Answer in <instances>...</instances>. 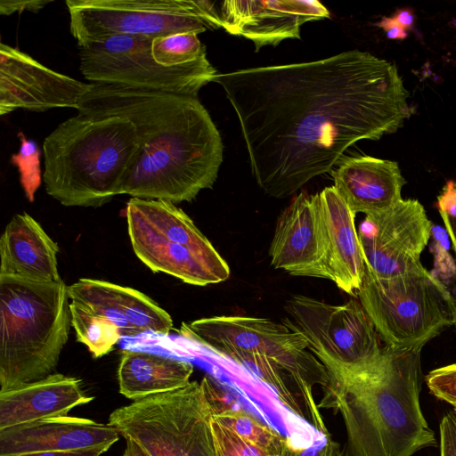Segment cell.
<instances>
[{"label": "cell", "mask_w": 456, "mask_h": 456, "mask_svg": "<svg viewBox=\"0 0 456 456\" xmlns=\"http://www.w3.org/2000/svg\"><path fill=\"white\" fill-rule=\"evenodd\" d=\"M238 117L252 175L268 195L295 194L351 145L411 115L395 63L350 50L319 61L217 74Z\"/></svg>", "instance_id": "cell-1"}, {"label": "cell", "mask_w": 456, "mask_h": 456, "mask_svg": "<svg viewBox=\"0 0 456 456\" xmlns=\"http://www.w3.org/2000/svg\"><path fill=\"white\" fill-rule=\"evenodd\" d=\"M77 110L121 115L134 124L140 151L120 194L191 201L217 178L223 143L198 97L92 83Z\"/></svg>", "instance_id": "cell-2"}, {"label": "cell", "mask_w": 456, "mask_h": 456, "mask_svg": "<svg viewBox=\"0 0 456 456\" xmlns=\"http://www.w3.org/2000/svg\"><path fill=\"white\" fill-rule=\"evenodd\" d=\"M420 354L385 346L377 367L330 382L323 400L342 416L346 456H413L437 445L420 407Z\"/></svg>", "instance_id": "cell-3"}, {"label": "cell", "mask_w": 456, "mask_h": 456, "mask_svg": "<svg viewBox=\"0 0 456 456\" xmlns=\"http://www.w3.org/2000/svg\"><path fill=\"white\" fill-rule=\"evenodd\" d=\"M181 333L247 368L316 429L324 426L313 388L327 392L330 378L298 331L267 318L222 315L183 323Z\"/></svg>", "instance_id": "cell-4"}, {"label": "cell", "mask_w": 456, "mask_h": 456, "mask_svg": "<svg viewBox=\"0 0 456 456\" xmlns=\"http://www.w3.org/2000/svg\"><path fill=\"white\" fill-rule=\"evenodd\" d=\"M139 151L138 132L129 118L77 111L44 140L45 191L66 207L102 206L120 194Z\"/></svg>", "instance_id": "cell-5"}, {"label": "cell", "mask_w": 456, "mask_h": 456, "mask_svg": "<svg viewBox=\"0 0 456 456\" xmlns=\"http://www.w3.org/2000/svg\"><path fill=\"white\" fill-rule=\"evenodd\" d=\"M68 286L0 276V391L53 374L71 324Z\"/></svg>", "instance_id": "cell-6"}, {"label": "cell", "mask_w": 456, "mask_h": 456, "mask_svg": "<svg viewBox=\"0 0 456 456\" xmlns=\"http://www.w3.org/2000/svg\"><path fill=\"white\" fill-rule=\"evenodd\" d=\"M357 299L385 346L421 351L456 324V300L448 287L421 261L391 277L365 268Z\"/></svg>", "instance_id": "cell-7"}, {"label": "cell", "mask_w": 456, "mask_h": 456, "mask_svg": "<svg viewBox=\"0 0 456 456\" xmlns=\"http://www.w3.org/2000/svg\"><path fill=\"white\" fill-rule=\"evenodd\" d=\"M217 394L208 378L114 410L110 426L151 456H216L212 416Z\"/></svg>", "instance_id": "cell-8"}, {"label": "cell", "mask_w": 456, "mask_h": 456, "mask_svg": "<svg viewBox=\"0 0 456 456\" xmlns=\"http://www.w3.org/2000/svg\"><path fill=\"white\" fill-rule=\"evenodd\" d=\"M126 217L133 250L152 272L197 286L229 278L226 261L191 217L174 203L131 198Z\"/></svg>", "instance_id": "cell-9"}, {"label": "cell", "mask_w": 456, "mask_h": 456, "mask_svg": "<svg viewBox=\"0 0 456 456\" xmlns=\"http://www.w3.org/2000/svg\"><path fill=\"white\" fill-rule=\"evenodd\" d=\"M286 311L291 319L283 323L305 338L330 382L364 373L382 361L385 346L358 299L331 305L297 295L289 299Z\"/></svg>", "instance_id": "cell-10"}, {"label": "cell", "mask_w": 456, "mask_h": 456, "mask_svg": "<svg viewBox=\"0 0 456 456\" xmlns=\"http://www.w3.org/2000/svg\"><path fill=\"white\" fill-rule=\"evenodd\" d=\"M78 48L113 36L156 38L221 26L214 3L194 0H67Z\"/></svg>", "instance_id": "cell-11"}, {"label": "cell", "mask_w": 456, "mask_h": 456, "mask_svg": "<svg viewBox=\"0 0 456 456\" xmlns=\"http://www.w3.org/2000/svg\"><path fill=\"white\" fill-rule=\"evenodd\" d=\"M152 39L119 35L79 47V70L90 83L191 97L218 74L208 59L180 66L158 63Z\"/></svg>", "instance_id": "cell-12"}, {"label": "cell", "mask_w": 456, "mask_h": 456, "mask_svg": "<svg viewBox=\"0 0 456 456\" xmlns=\"http://www.w3.org/2000/svg\"><path fill=\"white\" fill-rule=\"evenodd\" d=\"M357 232L366 269L387 278L420 261L432 224L418 200L403 199L386 210L366 215Z\"/></svg>", "instance_id": "cell-13"}, {"label": "cell", "mask_w": 456, "mask_h": 456, "mask_svg": "<svg viewBox=\"0 0 456 456\" xmlns=\"http://www.w3.org/2000/svg\"><path fill=\"white\" fill-rule=\"evenodd\" d=\"M92 83L53 70L17 47L0 45V115L77 106Z\"/></svg>", "instance_id": "cell-14"}, {"label": "cell", "mask_w": 456, "mask_h": 456, "mask_svg": "<svg viewBox=\"0 0 456 456\" xmlns=\"http://www.w3.org/2000/svg\"><path fill=\"white\" fill-rule=\"evenodd\" d=\"M329 17L330 12L316 0H227L220 9L222 28L251 40L256 51L299 38L301 25Z\"/></svg>", "instance_id": "cell-15"}, {"label": "cell", "mask_w": 456, "mask_h": 456, "mask_svg": "<svg viewBox=\"0 0 456 456\" xmlns=\"http://www.w3.org/2000/svg\"><path fill=\"white\" fill-rule=\"evenodd\" d=\"M271 265L295 276L325 278V241L317 194L301 192L280 215L269 248Z\"/></svg>", "instance_id": "cell-16"}, {"label": "cell", "mask_w": 456, "mask_h": 456, "mask_svg": "<svg viewBox=\"0 0 456 456\" xmlns=\"http://www.w3.org/2000/svg\"><path fill=\"white\" fill-rule=\"evenodd\" d=\"M70 303L116 325L122 337L145 333L167 336L173 327L168 313L141 291L94 279L68 286Z\"/></svg>", "instance_id": "cell-17"}, {"label": "cell", "mask_w": 456, "mask_h": 456, "mask_svg": "<svg viewBox=\"0 0 456 456\" xmlns=\"http://www.w3.org/2000/svg\"><path fill=\"white\" fill-rule=\"evenodd\" d=\"M119 436L110 424L89 419L48 418L0 430V456L85 449L107 452Z\"/></svg>", "instance_id": "cell-18"}, {"label": "cell", "mask_w": 456, "mask_h": 456, "mask_svg": "<svg viewBox=\"0 0 456 456\" xmlns=\"http://www.w3.org/2000/svg\"><path fill=\"white\" fill-rule=\"evenodd\" d=\"M325 241L327 279L344 292L355 296L365 274V262L355 227V214L334 185L317 193Z\"/></svg>", "instance_id": "cell-19"}, {"label": "cell", "mask_w": 456, "mask_h": 456, "mask_svg": "<svg viewBox=\"0 0 456 456\" xmlns=\"http://www.w3.org/2000/svg\"><path fill=\"white\" fill-rule=\"evenodd\" d=\"M331 175L334 187L355 215L393 207L403 200L406 183L396 161L370 156L343 158Z\"/></svg>", "instance_id": "cell-20"}, {"label": "cell", "mask_w": 456, "mask_h": 456, "mask_svg": "<svg viewBox=\"0 0 456 456\" xmlns=\"http://www.w3.org/2000/svg\"><path fill=\"white\" fill-rule=\"evenodd\" d=\"M94 397L82 389L81 380L61 373L0 391V430L48 418L67 416Z\"/></svg>", "instance_id": "cell-21"}, {"label": "cell", "mask_w": 456, "mask_h": 456, "mask_svg": "<svg viewBox=\"0 0 456 456\" xmlns=\"http://www.w3.org/2000/svg\"><path fill=\"white\" fill-rule=\"evenodd\" d=\"M59 247L27 213L16 214L0 238V276L37 282L61 281Z\"/></svg>", "instance_id": "cell-22"}, {"label": "cell", "mask_w": 456, "mask_h": 456, "mask_svg": "<svg viewBox=\"0 0 456 456\" xmlns=\"http://www.w3.org/2000/svg\"><path fill=\"white\" fill-rule=\"evenodd\" d=\"M192 372L193 365L190 362L147 351L124 349L118 368L119 393L137 401L175 391L191 382Z\"/></svg>", "instance_id": "cell-23"}, {"label": "cell", "mask_w": 456, "mask_h": 456, "mask_svg": "<svg viewBox=\"0 0 456 456\" xmlns=\"http://www.w3.org/2000/svg\"><path fill=\"white\" fill-rule=\"evenodd\" d=\"M71 325L77 340L86 345L94 358L109 354L122 335L118 328L105 318L69 303Z\"/></svg>", "instance_id": "cell-24"}, {"label": "cell", "mask_w": 456, "mask_h": 456, "mask_svg": "<svg viewBox=\"0 0 456 456\" xmlns=\"http://www.w3.org/2000/svg\"><path fill=\"white\" fill-rule=\"evenodd\" d=\"M151 54L164 66H180L208 59L204 45L195 33H175L152 39Z\"/></svg>", "instance_id": "cell-25"}, {"label": "cell", "mask_w": 456, "mask_h": 456, "mask_svg": "<svg viewBox=\"0 0 456 456\" xmlns=\"http://www.w3.org/2000/svg\"><path fill=\"white\" fill-rule=\"evenodd\" d=\"M216 456H281L265 444L212 419Z\"/></svg>", "instance_id": "cell-26"}, {"label": "cell", "mask_w": 456, "mask_h": 456, "mask_svg": "<svg viewBox=\"0 0 456 456\" xmlns=\"http://www.w3.org/2000/svg\"><path fill=\"white\" fill-rule=\"evenodd\" d=\"M17 136L20 142L17 153L11 157V162L18 167L20 184L29 201L34 200L35 192L41 184L43 176L40 167L41 150L37 143L28 139L22 131Z\"/></svg>", "instance_id": "cell-27"}, {"label": "cell", "mask_w": 456, "mask_h": 456, "mask_svg": "<svg viewBox=\"0 0 456 456\" xmlns=\"http://www.w3.org/2000/svg\"><path fill=\"white\" fill-rule=\"evenodd\" d=\"M425 381L433 395L456 406V363L432 370Z\"/></svg>", "instance_id": "cell-28"}, {"label": "cell", "mask_w": 456, "mask_h": 456, "mask_svg": "<svg viewBox=\"0 0 456 456\" xmlns=\"http://www.w3.org/2000/svg\"><path fill=\"white\" fill-rule=\"evenodd\" d=\"M321 436L312 444L295 447L289 441L281 456H346L340 444L332 439L328 431L320 432Z\"/></svg>", "instance_id": "cell-29"}, {"label": "cell", "mask_w": 456, "mask_h": 456, "mask_svg": "<svg viewBox=\"0 0 456 456\" xmlns=\"http://www.w3.org/2000/svg\"><path fill=\"white\" fill-rule=\"evenodd\" d=\"M437 208L456 256V186L447 182L437 197Z\"/></svg>", "instance_id": "cell-30"}, {"label": "cell", "mask_w": 456, "mask_h": 456, "mask_svg": "<svg viewBox=\"0 0 456 456\" xmlns=\"http://www.w3.org/2000/svg\"><path fill=\"white\" fill-rule=\"evenodd\" d=\"M440 456H456V417L446 413L439 424Z\"/></svg>", "instance_id": "cell-31"}, {"label": "cell", "mask_w": 456, "mask_h": 456, "mask_svg": "<svg viewBox=\"0 0 456 456\" xmlns=\"http://www.w3.org/2000/svg\"><path fill=\"white\" fill-rule=\"evenodd\" d=\"M51 1H13V0H1L0 2V13L2 15H11L13 12H20L23 11H29L37 12L44 6Z\"/></svg>", "instance_id": "cell-32"}, {"label": "cell", "mask_w": 456, "mask_h": 456, "mask_svg": "<svg viewBox=\"0 0 456 456\" xmlns=\"http://www.w3.org/2000/svg\"><path fill=\"white\" fill-rule=\"evenodd\" d=\"M378 26L385 31L389 39L403 40L408 36V31L401 27L393 17H383Z\"/></svg>", "instance_id": "cell-33"}, {"label": "cell", "mask_w": 456, "mask_h": 456, "mask_svg": "<svg viewBox=\"0 0 456 456\" xmlns=\"http://www.w3.org/2000/svg\"><path fill=\"white\" fill-rule=\"evenodd\" d=\"M105 452L100 449H85L74 451H50L22 454L18 456H101Z\"/></svg>", "instance_id": "cell-34"}, {"label": "cell", "mask_w": 456, "mask_h": 456, "mask_svg": "<svg viewBox=\"0 0 456 456\" xmlns=\"http://www.w3.org/2000/svg\"><path fill=\"white\" fill-rule=\"evenodd\" d=\"M392 17L407 31L411 29L414 24V14L410 9H400Z\"/></svg>", "instance_id": "cell-35"}, {"label": "cell", "mask_w": 456, "mask_h": 456, "mask_svg": "<svg viewBox=\"0 0 456 456\" xmlns=\"http://www.w3.org/2000/svg\"><path fill=\"white\" fill-rule=\"evenodd\" d=\"M126 441V445L123 456H151L133 439L127 438Z\"/></svg>", "instance_id": "cell-36"}, {"label": "cell", "mask_w": 456, "mask_h": 456, "mask_svg": "<svg viewBox=\"0 0 456 456\" xmlns=\"http://www.w3.org/2000/svg\"><path fill=\"white\" fill-rule=\"evenodd\" d=\"M452 411H453V413H454V415H455V417H456V406H454V407H453Z\"/></svg>", "instance_id": "cell-37"}, {"label": "cell", "mask_w": 456, "mask_h": 456, "mask_svg": "<svg viewBox=\"0 0 456 456\" xmlns=\"http://www.w3.org/2000/svg\"><path fill=\"white\" fill-rule=\"evenodd\" d=\"M455 186H456V183H455Z\"/></svg>", "instance_id": "cell-38"}]
</instances>
